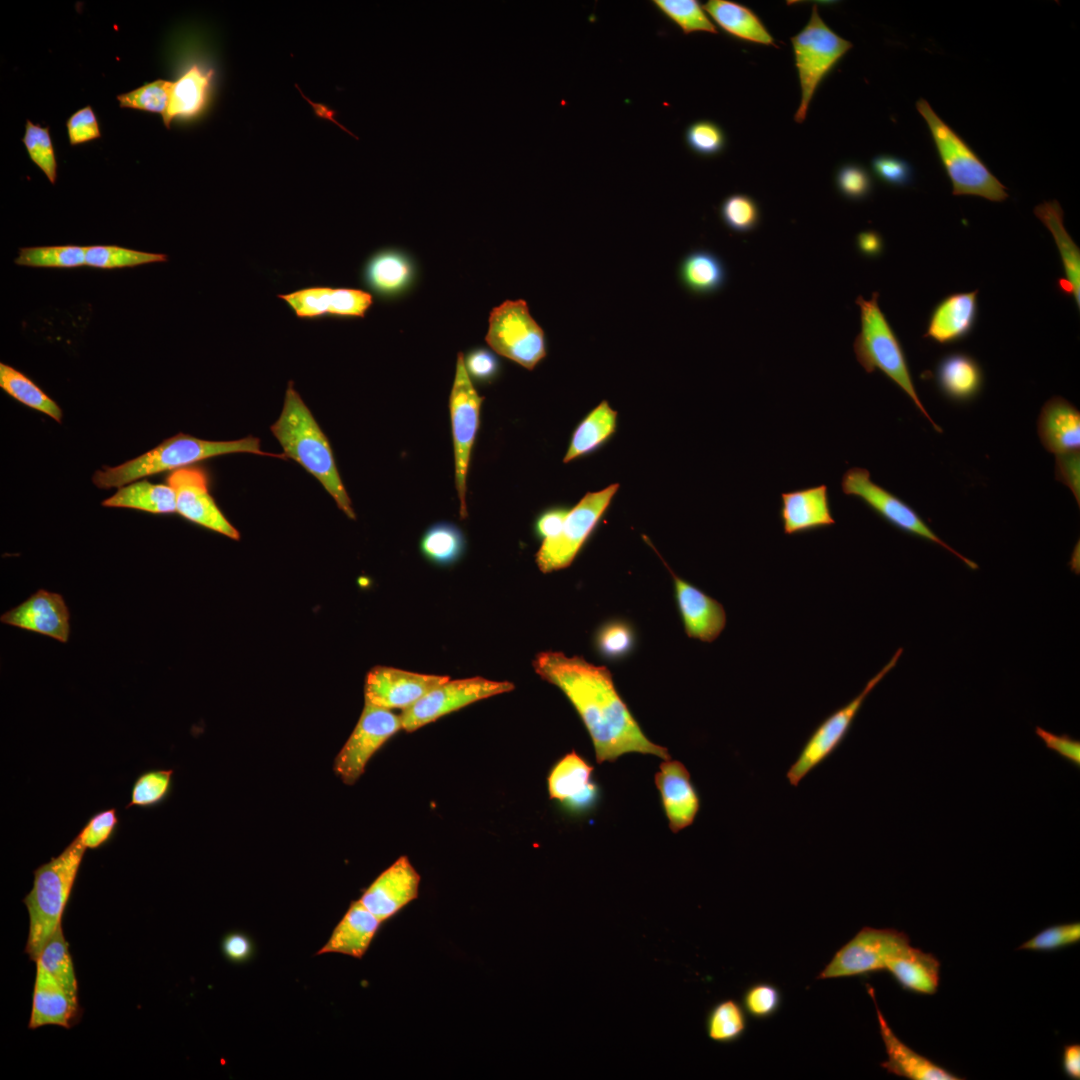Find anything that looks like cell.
Masks as SVG:
<instances>
[{"label": "cell", "mask_w": 1080, "mask_h": 1080, "mask_svg": "<svg viewBox=\"0 0 1080 1080\" xmlns=\"http://www.w3.org/2000/svg\"><path fill=\"white\" fill-rule=\"evenodd\" d=\"M167 484L176 498V512L185 519L233 540H239L238 530L227 520L209 493L208 478L199 467H184L172 471Z\"/></svg>", "instance_id": "cell-16"}, {"label": "cell", "mask_w": 1080, "mask_h": 1080, "mask_svg": "<svg viewBox=\"0 0 1080 1080\" xmlns=\"http://www.w3.org/2000/svg\"><path fill=\"white\" fill-rule=\"evenodd\" d=\"M836 184L841 194L852 200L867 197L872 188L868 172L856 164L842 166L837 172Z\"/></svg>", "instance_id": "cell-54"}, {"label": "cell", "mask_w": 1080, "mask_h": 1080, "mask_svg": "<svg viewBox=\"0 0 1080 1080\" xmlns=\"http://www.w3.org/2000/svg\"><path fill=\"white\" fill-rule=\"evenodd\" d=\"M707 1036L714 1042L729 1044L740 1039L747 1029L743 1006L734 999L717 1002L708 1011L705 1021Z\"/></svg>", "instance_id": "cell-42"}, {"label": "cell", "mask_w": 1080, "mask_h": 1080, "mask_svg": "<svg viewBox=\"0 0 1080 1080\" xmlns=\"http://www.w3.org/2000/svg\"><path fill=\"white\" fill-rule=\"evenodd\" d=\"M902 653L903 648L897 649L892 658L866 683L857 696L828 715L812 731L786 772L787 781L791 786L797 787L810 772L836 751L849 733L868 695L896 666Z\"/></svg>", "instance_id": "cell-8"}, {"label": "cell", "mask_w": 1080, "mask_h": 1080, "mask_svg": "<svg viewBox=\"0 0 1080 1080\" xmlns=\"http://www.w3.org/2000/svg\"><path fill=\"white\" fill-rule=\"evenodd\" d=\"M232 453H253L286 458L284 454L261 450L259 439L251 436L232 441H209L178 433L134 459L118 466H105L97 470L92 477V482L101 489L120 488L154 474L174 471L207 458Z\"/></svg>", "instance_id": "cell-3"}, {"label": "cell", "mask_w": 1080, "mask_h": 1080, "mask_svg": "<svg viewBox=\"0 0 1080 1080\" xmlns=\"http://www.w3.org/2000/svg\"><path fill=\"white\" fill-rule=\"evenodd\" d=\"M720 213L725 225L740 233L753 230L760 218L757 203L745 194L728 196L721 205Z\"/></svg>", "instance_id": "cell-49"}, {"label": "cell", "mask_w": 1080, "mask_h": 1080, "mask_svg": "<svg viewBox=\"0 0 1080 1080\" xmlns=\"http://www.w3.org/2000/svg\"><path fill=\"white\" fill-rule=\"evenodd\" d=\"M616 427L617 412L604 400L574 429L563 462L569 463L594 452L615 433Z\"/></svg>", "instance_id": "cell-36"}, {"label": "cell", "mask_w": 1080, "mask_h": 1080, "mask_svg": "<svg viewBox=\"0 0 1080 1080\" xmlns=\"http://www.w3.org/2000/svg\"><path fill=\"white\" fill-rule=\"evenodd\" d=\"M464 363L470 378L478 382L492 381L499 371V361L495 354L485 348H476L464 356Z\"/></svg>", "instance_id": "cell-58"}, {"label": "cell", "mask_w": 1080, "mask_h": 1080, "mask_svg": "<svg viewBox=\"0 0 1080 1080\" xmlns=\"http://www.w3.org/2000/svg\"><path fill=\"white\" fill-rule=\"evenodd\" d=\"M1080 940V923H1063L1047 927L1020 945L1021 950L1054 951Z\"/></svg>", "instance_id": "cell-52"}, {"label": "cell", "mask_w": 1080, "mask_h": 1080, "mask_svg": "<svg viewBox=\"0 0 1080 1080\" xmlns=\"http://www.w3.org/2000/svg\"><path fill=\"white\" fill-rule=\"evenodd\" d=\"M465 548L462 531L448 522L437 523L428 528L420 541L422 555L430 562L446 566L460 559Z\"/></svg>", "instance_id": "cell-40"}, {"label": "cell", "mask_w": 1080, "mask_h": 1080, "mask_svg": "<svg viewBox=\"0 0 1080 1080\" xmlns=\"http://www.w3.org/2000/svg\"><path fill=\"white\" fill-rule=\"evenodd\" d=\"M14 263L38 268H75L85 265V247L77 245L24 247Z\"/></svg>", "instance_id": "cell-44"}, {"label": "cell", "mask_w": 1080, "mask_h": 1080, "mask_svg": "<svg viewBox=\"0 0 1080 1080\" xmlns=\"http://www.w3.org/2000/svg\"><path fill=\"white\" fill-rule=\"evenodd\" d=\"M173 81L158 79L117 96L121 108L165 114Z\"/></svg>", "instance_id": "cell-48"}, {"label": "cell", "mask_w": 1080, "mask_h": 1080, "mask_svg": "<svg viewBox=\"0 0 1080 1080\" xmlns=\"http://www.w3.org/2000/svg\"><path fill=\"white\" fill-rule=\"evenodd\" d=\"M173 773L172 769H150L140 773L134 780L126 808H154L162 804L171 793Z\"/></svg>", "instance_id": "cell-45"}, {"label": "cell", "mask_w": 1080, "mask_h": 1080, "mask_svg": "<svg viewBox=\"0 0 1080 1080\" xmlns=\"http://www.w3.org/2000/svg\"><path fill=\"white\" fill-rule=\"evenodd\" d=\"M1038 436L1049 452L1061 455L1080 448V412L1066 399L1055 396L1041 409Z\"/></svg>", "instance_id": "cell-28"}, {"label": "cell", "mask_w": 1080, "mask_h": 1080, "mask_svg": "<svg viewBox=\"0 0 1080 1080\" xmlns=\"http://www.w3.org/2000/svg\"><path fill=\"white\" fill-rule=\"evenodd\" d=\"M106 507L131 508L155 514L176 512V498L167 484H153L137 480L118 488L117 492L102 502Z\"/></svg>", "instance_id": "cell-38"}, {"label": "cell", "mask_w": 1080, "mask_h": 1080, "mask_svg": "<svg viewBox=\"0 0 1080 1080\" xmlns=\"http://www.w3.org/2000/svg\"><path fill=\"white\" fill-rule=\"evenodd\" d=\"M1062 1066L1065 1074L1071 1079L1080 1078V1045L1067 1044L1063 1049Z\"/></svg>", "instance_id": "cell-64"}, {"label": "cell", "mask_w": 1080, "mask_h": 1080, "mask_svg": "<svg viewBox=\"0 0 1080 1080\" xmlns=\"http://www.w3.org/2000/svg\"><path fill=\"white\" fill-rule=\"evenodd\" d=\"M910 946L904 932L865 926L834 954L817 979L864 976L885 970L891 959L904 954Z\"/></svg>", "instance_id": "cell-11"}, {"label": "cell", "mask_w": 1080, "mask_h": 1080, "mask_svg": "<svg viewBox=\"0 0 1080 1080\" xmlns=\"http://www.w3.org/2000/svg\"><path fill=\"white\" fill-rule=\"evenodd\" d=\"M1034 213L1052 233L1060 252L1065 277L1058 280L1059 290L1067 296H1073L1079 308L1080 251L1064 227L1063 210L1056 200H1052L1036 206Z\"/></svg>", "instance_id": "cell-32"}, {"label": "cell", "mask_w": 1080, "mask_h": 1080, "mask_svg": "<svg viewBox=\"0 0 1080 1080\" xmlns=\"http://www.w3.org/2000/svg\"><path fill=\"white\" fill-rule=\"evenodd\" d=\"M978 290L955 293L944 298L933 310L925 338L948 344L964 338L972 330L977 314Z\"/></svg>", "instance_id": "cell-30"}, {"label": "cell", "mask_w": 1080, "mask_h": 1080, "mask_svg": "<svg viewBox=\"0 0 1080 1080\" xmlns=\"http://www.w3.org/2000/svg\"><path fill=\"white\" fill-rule=\"evenodd\" d=\"M619 489L611 484L602 490L586 493L571 509L560 532L543 540L535 555L540 571L550 573L571 565Z\"/></svg>", "instance_id": "cell-10"}, {"label": "cell", "mask_w": 1080, "mask_h": 1080, "mask_svg": "<svg viewBox=\"0 0 1080 1080\" xmlns=\"http://www.w3.org/2000/svg\"><path fill=\"white\" fill-rule=\"evenodd\" d=\"M70 614L63 597L40 589L18 606L1 615L0 621L24 630L67 642Z\"/></svg>", "instance_id": "cell-21"}, {"label": "cell", "mask_w": 1080, "mask_h": 1080, "mask_svg": "<svg viewBox=\"0 0 1080 1080\" xmlns=\"http://www.w3.org/2000/svg\"><path fill=\"white\" fill-rule=\"evenodd\" d=\"M35 963H39L71 996L78 998L77 978L62 925L48 939Z\"/></svg>", "instance_id": "cell-41"}, {"label": "cell", "mask_w": 1080, "mask_h": 1080, "mask_svg": "<svg viewBox=\"0 0 1080 1080\" xmlns=\"http://www.w3.org/2000/svg\"><path fill=\"white\" fill-rule=\"evenodd\" d=\"M632 641L631 629L621 622L606 624L597 636L598 648L609 657H618L627 653L632 646Z\"/></svg>", "instance_id": "cell-55"}, {"label": "cell", "mask_w": 1080, "mask_h": 1080, "mask_svg": "<svg viewBox=\"0 0 1080 1080\" xmlns=\"http://www.w3.org/2000/svg\"><path fill=\"white\" fill-rule=\"evenodd\" d=\"M593 767L577 752L564 755L548 775V792L575 813L589 811L598 798V787L592 781Z\"/></svg>", "instance_id": "cell-23"}, {"label": "cell", "mask_w": 1080, "mask_h": 1080, "mask_svg": "<svg viewBox=\"0 0 1080 1080\" xmlns=\"http://www.w3.org/2000/svg\"><path fill=\"white\" fill-rule=\"evenodd\" d=\"M703 9L730 35L750 42L774 45L771 34L748 7L728 0H709Z\"/></svg>", "instance_id": "cell-37"}, {"label": "cell", "mask_w": 1080, "mask_h": 1080, "mask_svg": "<svg viewBox=\"0 0 1080 1080\" xmlns=\"http://www.w3.org/2000/svg\"><path fill=\"white\" fill-rule=\"evenodd\" d=\"M879 294L871 299L858 296L861 329L854 340L853 350L859 364L867 373L882 371L914 402L937 432H942L923 406L913 383L902 346L878 304Z\"/></svg>", "instance_id": "cell-5"}, {"label": "cell", "mask_w": 1080, "mask_h": 1080, "mask_svg": "<svg viewBox=\"0 0 1080 1080\" xmlns=\"http://www.w3.org/2000/svg\"><path fill=\"white\" fill-rule=\"evenodd\" d=\"M1056 479L1065 484L1080 504V452L1073 451L1056 455Z\"/></svg>", "instance_id": "cell-60"}, {"label": "cell", "mask_w": 1080, "mask_h": 1080, "mask_svg": "<svg viewBox=\"0 0 1080 1080\" xmlns=\"http://www.w3.org/2000/svg\"><path fill=\"white\" fill-rule=\"evenodd\" d=\"M654 780L670 830L678 833L691 826L701 801L686 766L677 760H664Z\"/></svg>", "instance_id": "cell-20"}, {"label": "cell", "mask_w": 1080, "mask_h": 1080, "mask_svg": "<svg viewBox=\"0 0 1080 1080\" xmlns=\"http://www.w3.org/2000/svg\"><path fill=\"white\" fill-rule=\"evenodd\" d=\"M514 684L480 676L450 678L428 691L400 714L402 730L413 732L477 701L510 692Z\"/></svg>", "instance_id": "cell-14"}, {"label": "cell", "mask_w": 1080, "mask_h": 1080, "mask_svg": "<svg viewBox=\"0 0 1080 1080\" xmlns=\"http://www.w3.org/2000/svg\"><path fill=\"white\" fill-rule=\"evenodd\" d=\"M0 387L22 404L61 423L62 410L58 404L22 372L4 363H0Z\"/></svg>", "instance_id": "cell-39"}, {"label": "cell", "mask_w": 1080, "mask_h": 1080, "mask_svg": "<svg viewBox=\"0 0 1080 1080\" xmlns=\"http://www.w3.org/2000/svg\"><path fill=\"white\" fill-rule=\"evenodd\" d=\"M782 994L778 987L768 982L750 985L742 995L745 1012L758 1020L774 1016L780 1009Z\"/></svg>", "instance_id": "cell-50"}, {"label": "cell", "mask_w": 1080, "mask_h": 1080, "mask_svg": "<svg viewBox=\"0 0 1080 1080\" xmlns=\"http://www.w3.org/2000/svg\"><path fill=\"white\" fill-rule=\"evenodd\" d=\"M569 509L558 507L544 511L535 522V533L543 540L556 536L565 522Z\"/></svg>", "instance_id": "cell-61"}, {"label": "cell", "mask_w": 1080, "mask_h": 1080, "mask_svg": "<svg viewBox=\"0 0 1080 1080\" xmlns=\"http://www.w3.org/2000/svg\"><path fill=\"white\" fill-rule=\"evenodd\" d=\"M448 676L423 674L389 666H374L366 675L365 702L385 708L405 710L428 691L448 680Z\"/></svg>", "instance_id": "cell-17"}, {"label": "cell", "mask_w": 1080, "mask_h": 1080, "mask_svg": "<svg viewBox=\"0 0 1080 1080\" xmlns=\"http://www.w3.org/2000/svg\"><path fill=\"white\" fill-rule=\"evenodd\" d=\"M1036 735L1044 742L1045 746L1057 753L1063 759L1075 767L1080 766V741L1067 734L1057 735L1040 726L1035 728Z\"/></svg>", "instance_id": "cell-59"}, {"label": "cell", "mask_w": 1080, "mask_h": 1080, "mask_svg": "<svg viewBox=\"0 0 1080 1080\" xmlns=\"http://www.w3.org/2000/svg\"><path fill=\"white\" fill-rule=\"evenodd\" d=\"M885 970L907 991L933 995L939 986V960L919 948L910 946L904 954L891 959Z\"/></svg>", "instance_id": "cell-33"}, {"label": "cell", "mask_w": 1080, "mask_h": 1080, "mask_svg": "<svg viewBox=\"0 0 1080 1080\" xmlns=\"http://www.w3.org/2000/svg\"><path fill=\"white\" fill-rule=\"evenodd\" d=\"M866 986L876 1009L879 1031L887 1054V1059L881 1063L883 1069L889 1074L910 1080L961 1079L956 1074L917 1053L902 1042L893 1032L882 1014L877 1004L874 988L869 984Z\"/></svg>", "instance_id": "cell-24"}, {"label": "cell", "mask_w": 1080, "mask_h": 1080, "mask_svg": "<svg viewBox=\"0 0 1080 1080\" xmlns=\"http://www.w3.org/2000/svg\"><path fill=\"white\" fill-rule=\"evenodd\" d=\"M688 146L698 154L714 155L719 153L725 144L722 129L710 121H697L691 124L686 131Z\"/></svg>", "instance_id": "cell-53"}, {"label": "cell", "mask_w": 1080, "mask_h": 1080, "mask_svg": "<svg viewBox=\"0 0 1080 1080\" xmlns=\"http://www.w3.org/2000/svg\"><path fill=\"white\" fill-rule=\"evenodd\" d=\"M532 665L546 682L558 687L587 729L597 763L614 762L627 753L670 759L667 748L650 741L617 692L610 671L579 656L538 653Z\"/></svg>", "instance_id": "cell-1"}, {"label": "cell", "mask_w": 1080, "mask_h": 1080, "mask_svg": "<svg viewBox=\"0 0 1080 1080\" xmlns=\"http://www.w3.org/2000/svg\"><path fill=\"white\" fill-rule=\"evenodd\" d=\"M916 108L929 127L941 162L952 182V194L975 195L996 202L1005 200L1008 197L1006 187L929 103L920 99Z\"/></svg>", "instance_id": "cell-6"}, {"label": "cell", "mask_w": 1080, "mask_h": 1080, "mask_svg": "<svg viewBox=\"0 0 1080 1080\" xmlns=\"http://www.w3.org/2000/svg\"><path fill=\"white\" fill-rule=\"evenodd\" d=\"M81 1015L78 998L71 996L39 963L33 989L30 1029L58 1025L66 1029L75 1025Z\"/></svg>", "instance_id": "cell-26"}, {"label": "cell", "mask_w": 1080, "mask_h": 1080, "mask_svg": "<svg viewBox=\"0 0 1080 1080\" xmlns=\"http://www.w3.org/2000/svg\"><path fill=\"white\" fill-rule=\"evenodd\" d=\"M420 880L409 858L401 856L370 884L359 901L383 922L418 897Z\"/></svg>", "instance_id": "cell-19"}, {"label": "cell", "mask_w": 1080, "mask_h": 1080, "mask_svg": "<svg viewBox=\"0 0 1080 1080\" xmlns=\"http://www.w3.org/2000/svg\"><path fill=\"white\" fill-rule=\"evenodd\" d=\"M118 825L117 810L104 809L93 814L76 837L86 849H98L114 838Z\"/></svg>", "instance_id": "cell-51"}, {"label": "cell", "mask_w": 1080, "mask_h": 1080, "mask_svg": "<svg viewBox=\"0 0 1080 1080\" xmlns=\"http://www.w3.org/2000/svg\"><path fill=\"white\" fill-rule=\"evenodd\" d=\"M856 246L858 251L869 258L878 257L883 252V239L876 231H863L857 235Z\"/></svg>", "instance_id": "cell-63"}, {"label": "cell", "mask_w": 1080, "mask_h": 1080, "mask_svg": "<svg viewBox=\"0 0 1080 1080\" xmlns=\"http://www.w3.org/2000/svg\"><path fill=\"white\" fill-rule=\"evenodd\" d=\"M874 173L883 182L893 186H905L912 178V168L905 160L890 156L880 155L872 160Z\"/></svg>", "instance_id": "cell-57"}, {"label": "cell", "mask_w": 1080, "mask_h": 1080, "mask_svg": "<svg viewBox=\"0 0 1080 1080\" xmlns=\"http://www.w3.org/2000/svg\"><path fill=\"white\" fill-rule=\"evenodd\" d=\"M86 848L77 837L57 856L34 870L33 887L24 897L29 915L25 953L36 962L57 928L69 901Z\"/></svg>", "instance_id": "cell-4"}, {"label": "cell", "mask_w": 1080, "mask_h": 1080, "mask_svg": "<svg viewBox=\"0 0 1080 1080\" xmlns=\"http://www.w3.org/2000/svg\"><path fill=\"white\" fill-rule=\"evenodd\" d=\"M300 319L363 318L373 303L372 295L354 288L313 286L280 294Z\"/></svg>", "instance_id": "cell-18"}, {"label": "cell", "mask_w": 1080, "mask_h": 1080, "mask_svg": "<svg viewBox=\"0 0 1080 1080\" xmlns=\"http://www.w3.org/2000/svg\"><path fill=\"white\" fill-rule=\"evenodd\" d=\"M936 381L942 393L956 402L975 398L983 384V373L977 361L965 353L944 356L936 369Z\"/></svg>", "instance_id": "cell-34"}, {"label": "cell", "mask_w": 1080, "mask_h": 1080, "mask_svg": "<svg viewBox=\"0 0 1080 1080\" xmlns=\"http://www.w3.org/2000/svg\"><path fill=\"white\" fill-rule=\"evenodd\" d=\"M653 3L684 34L697 31L717 33L703 6L696 0H654Z\"/></svg>", "instance_id": "cell-46"}, {"label": "cell", "mask_w": 1080, "mask_h": 1080, "mask_svg": "<svg viewBox=\"0 0 1080 1080\" xmlns=\"http://www.w3.org/2000/svg\"><path fill=\"white\" fill-rule=\"evenodd\" d=\"M779 517L786 535H796L835 524L828 487L824 484L781 494Z\"/></svg>", "instance_id": "cell-25"}, {"label": "cell", "mask_w": 1080, "mask_h": 1080, "mask_svg": "<svg viewBox=\"0 0 1080 1080\" xmlns=\"http://www.w3.org/2000/svg\"><path fill=\"white\" fill-rule=\"evenodd\" d=\"M485 339L494 352L528 370L547 354L544 331L521 299L507 300L491 311Z\"/></svg>", "instance_id": "cell-9"}, {"label": "cell", "mask_w": 1080, "mask_h": 1080, "mask_svg": "<svg viewBox=\"0 0 1080 1080\" xmlns=\"http://www.w3.org/2000/svg\"><path fill=\"white\" fill-rule=\"evenodd\" d=\"M415 278V266L410 256L396 248L374 252L362 269L365 287L381 299L390 300L406 293Z\"/></svg>", "instance_id": "cell-27"}, {"label": "cell", "mask_w": 1080, "mask_h": 1080, "mask_svg": "<svg viewBox=\"0 0 1080 1080\" xmlns=\"http://www.w3.org/2000/svg\"><path fill=\"white\" fill-rule=\"evenodd\" d=\"M71 145L86 143L101 137L98 120L90 106L81 108L66 122Z\"/></svg>", "instance_id": "cell-56"}, {"label": "cell", "mask_w": 1080, "mask_h": 1080, "mask_svg": "<svg viewBox=\"0 0 1080 1080\" xmlns=\"http://www.w3.org/2000/svg\"><path fill=\"white\" fill-rule=\"evenodd\" d=\"M382 921L359 900L351 902L327 943L316 953H340L361 959L368 950Z\"/></svg>", "instance_id": "cell-29"}, {"label": "cell", "mask_w": 1080, "mask_h": 1080, "mask_svg": "<svg viewBox=\"0 0 1080 1080\" xmlns=\"http://www.w3.org/2000/svg\"><path fill=\"white\" fill-rule=\"evenodd\" d=\"M222 951L228 960L241 963L251 956L252 943L245 934L232 932L223 938Z\"/></svg>", "instance_id": "cell-62"}, {"label": "cell", "mask_w": 1080, "mask_h": 1080, "mask_svg": "<svg viewBox=\"0 0 1080 1080\" xmlns=\"http://www.w3.org/2000/svg\"><path fill=\"white\" fill-rule=\"evenodd\" d=\"M213 76L212 69L195 63L173 81L169 104L162 116L167 128L175 119L189 120L203 113L210 100Z\"/></svg>", "instance_id": "cell-31"}, {"label": "cell", "mask_w": 1080, "mask_h": 1080, "mask_svg": "<svg viewBox=\"0 0 1080 1080\" xmlns=\"http://www.w3.org/2000/svg\"><path fill=\"white\" fill-rule=\"evenodd\" d=\"M401 729L400 715L365 702L354 730L334 760V772L345 784L353 785L371 757Z\"/></svg>", "instance_id": "cell-15"}, {"label": "cell", "mask_w": 1080, "mask_h": 1080, "mask_svg": "<svg viewBox=\"0 0 1080 1080\" xmlns=\"http://www.w3.org/2000/svg\"><path fill=\"white\" fill-rule=\"evenodd\" d=\"M664 564L673 579L675 598L685 633L689 638L702 642L715 641L727 623L723 605L677 576L665 562Z\"/></svg>", "instance_id": "cell-22"}, {"label": "cell", "mask_w": 1080, "mask_h": 1080, "mask_svg": "<svg viewBox=\"0 0 1080 1080\" xmlns=\"http://www.w3.org/2000/svg\"><path fill=\"white\" fill-rule=\"evenodd\" d=\"M791 41L801 86V101L794 119L802 123L817 86L852 44L824 23L816 5L807 25Z\"/></svg>", "instance_id": "cell-7"}, {"label": "cell", "mask_w": 1080, "mask_h": 1080, "mask_svg": "<svg viewBox=\"0 0 1080 1080\" xmlns=\"http://www.w3.org/2000/svg\"><path fill=\"white\" fill-rule=\"evenodd\" d=\"M22 142L33 163L42 170L50 183L54 184L57 178V161L49 127H42L27 120Z\"/></svg>", "instance_id": "cell-47"}, {"label": "cell", "mask_w": 1080, "mask_h": 1080, "mask_svg": "<svg viewBox=\"0 0 1080 1080\" xmlns=\"http://www.w3.org/2000/svg\"><path fill=\"white\" fill-rule=\"evenodd\" d=\"M284 455L312 474L350 519L356 515L339 475L331 446L293 382L288 383L284 404L270 427Z\"/></svg>", "instance_id": "cell-2"}, {"label": "cell", "mask_w": 1080, "mask_h": 1080, "mask_svg": "<svg viewBox=\"0 0 1080 1080\" xmlns=\"http://www.w3.org/2000/svg\"><path fill=\"white\" fill-rule=\"evenodd\" d=\"M167 255L137 251L115 245L85 246V265L99 269H117L167 261Z\"/></svg>", "instance_id": "cell-43"}, {"label": "cell", "mask_w": 1080, "mask_h": 1080, "mask_svg": "<svg viewBox=\"0 0 1080 1080\" xmlns=\"http://www.w3.org/2000/svg\"><path fill=\"white\" fill-rule=\"evenodd\" d=\"M483 401L476 391L464 363V355L458 353L453 386L449 397V409L455 460V487L460 501V517L468 515L466 504L467 473L473 444L480 426V409Z\"/></svg>", "instance_id": "cell-13"}, {"label": "cell", "mask_w": 1080, "mask_h": 1080, "mask_svg": "<svg viewBox=\"0 0 1080 1080\" xmlns=\"http://www.w3.org/2000/svg\"><path fill=\"white\" fill-rule=\"evenodd\" d=\"M678 277L688 292L706 296L724 287L727 271L717 254L707 249H695L682 258L678 267Z\"/></svg>", "instance_id": "cell-35"}, {"label": "cell", "mask_w": 1080, "mask_h": 1080, "mask_svg": "<svg viewBox=\"0 0 1080 1080\" xmlns=\"http://www.w3.org/2000/svg\"><path fill=\"white\" fill-rule=\"evenodd\" d=\"M842 492L862 500L870 509L893 527L912 536L935 543L958 557L970 569L978 565L943 541L906 502L871 480L870 472L861 467L848 469L842 476Z\"/></svg>", "instance_id": "cell-12"}]
</instances>
